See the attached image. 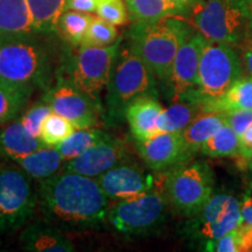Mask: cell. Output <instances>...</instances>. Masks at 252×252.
<instances>
[{
	"instance_id": "1",
	"label": "cell",
	"mask_w": 252,
	"mask_h": 252,
	"mask_svg": "<svg viewBox=\"0 0 252 252\" xmlns=\"http://www.w3.org/2000/svg\"><path fill=\"white\" fill-rule=\"evenodd\" d=\"M109 198L96 179L72 172L40 181L39 204L47 222L67 230L98 228L106 222Z\"/></svg>"
},
{
	"instance_id": "2",
	"label": "cell",
	"mask_w": 252,
	"mask_h": 252,
	"mask_svg": "<svg viewBox=\"0 0 252 252\" xmlns=\"http://www.w3.org/2000/svg\"><path fill=\"white\" fill-rule=\"evenodd\" d=\"M193 33L191 25L179 17L151 23L134 21L128 31V46L149 65L157 80L167 86L176 53Z\"/></svg>"
},
{
	"instance_id": "3",
	"label": "cell",
	"mask_w": 252,
	"mask_h": 252,
	"mask_svg": "<svg viewBox=\"0 0 252 252\" xmlns=\"http://www.w3.org/2000/svg\"><path fill=\"white\" fill-rule=\"evenodd\" d=\"M188 23L207 40L237 45L248 36V0H197Z\"/></svg>"
},
{
	"instance_id": "4",
	"label": "cell",
	"mask_w": 252,
	"mask_h": 252,
	"mask_svg": "<svg viewBox=\"0 0 252 252\" xmlns=\"http://www.w3.org/2000/svg\"><path fill=\"white\" fill-rule=\"evenodd\" d=\"M106 88L108 118L112 123H119L125 117V109L131 100L143 94L156 96V76L128 46L119 48Z\"/></svg>"
},
{
	"instance_id": "5",
	"label": "cell",
	"mask_w": 252,
	"mask_h": 252,
	"mask_svg": "<svg viewBox=\"0 0 252 252\" xmlns=\"http://www.w3.org/2000/svg\"><path fill=\"white\" fill-rule=\"evenodd\" d=\"M242 71L241 59L232 45L208 40L201 55L196 88L185 100L197 102L206 112L242 76Z\"/></svg>"
},
{
	"instance_id": "6",
	"label": "cell",
	"mask_w": 252,
	"mask_h": 252,
	"mask_svg": "<svg viewBox=\"0 0 252 252\" xmlns=\"http://www.w3.org/2000/svg\"><path fill=\"white\" fill-rule=\"evenodd\" d=\"M52 77L47 53L33 36L0 46V78L31 89H48Z\"/></svg>"
},
{
	"instance_id": "7",
	"label": "cell",
	"mask_w": 252,
	"mask_h": 252,
	"mask_svg": "<svg viewBox=\"0 0 252 252\" xmlns=\"http://www.w3.org/2000/svg\"><path fill=\"white\" fill-rule=\"evenodd\" d=\"M214 184L215 176L207 162H185L168 172L163 189L169 206L189 219L196 215L212 197Z\"/></svg>"
},
{
	"instance_id": "8",
	"label": "cell",
	"mask_w": 252,
	"mask_h": 252,
	"mask_svg": "<svg viewBox=\"0 0 252 252\" xmlns=\"http://www.w3.org/2000/svg\"><path fill=\"white\" fill-rule=\"evenodd\" d=\"M167 206L165 191L152 188L135 197L113 203L109 207L106 222L118 234L149 236L156 234L163 225Z\"/></svg>"
},
{
	"instance_id": "9",
	"label": "cell",
	"mask_w": 252,
	"mask_h": 252,
	"mask_svg": "<svg viewBox=\"0 0 252 252\" xmlns=\"http://www.w3.org/2000/svg\"><path fill=\"white\" fill-rule=\"evenodd\" d=\"M243 222L241 202L224 193L213 194L196 215L189 217L182 226L185 237L207 251L217 239Z\"/></svg>"
},
{
	"instance_id": "10",
	"label": "cell",
	"mask_w": 252,
	"mask_h": 252,
	"mask_svg": "<svg viewBox=\"0 0 252 252\" xmlns=\"http://www.w3.org/2000/svg\"><path fill=\"white\" fill-rule=\"evenodd\" d=\"M37 202L31 176L18 165H0V234L23 228Z\"/></svg>"
},
{
	"instance_id": "11",
	"label": "cell",
	"mask_w": 252,
	"mask_h": 252,
	"mask_svg": "<svg viewBox=\"0 0 252 252\" xmlns=\"http://www.w3.org/2000/svg\"><path fill=\"white\" fill-rule=\"evenodd\" d=\"M121 40L106 47H83L69 61V80L74 86L99 100V94L108 86Z\"/></svg>"
},
{
	"instance_id": "12",
	"label": "cell",
	"mask_w": 252,
	"mask_h": 252,
	"mask_svg": "<svg viewBox=\"0 0 252 252\" xmlns=\"http://www.w3.org/2000/svg\"><path fill=\"white\" fill-rule=\"evenodd\" d=\"M43 100L53 112L68 118L77 130L94 127L100 112V103L64 77H60L47 91Z\"/></svg>"
},
{
	"instance_id": "13",
	"label": "cell",
	"mask_w": 252,
	"mask_h": 252,
	"mask_svg": "<svg viewBox=\"0 0 252 252\" xmlns=\"http://www.w3.org/2000/svg\"><path fill=\"white\" fill-rule=\"evenodd\" d=\"M207 42L206 37L196 32L187 37L179 48L167 84L173 102L188 99L194 93L201 55Z\"/></svg>"
},
{
	"instance_id": "14",
	"label": "cell",
	"mask_w": 252,
	"mask_h": 252,
	"mask_svg": "<svg viewBox=\"0 0 252 252\" xmlns=\"http://www.w3.org/2000/svg\"><path fill=\"white\" fill-rule=\"evenodd\" d=\"M139 156L152 171L162 172L188 162L191 154L181 132H161L144 141H137Z\"/></svg>"
},
{
	"instance_id": "15",
	"label": "cell",
	"mask_w": 252,
	"mask_h": 252,
	"mask_svg": "<svg viewBox=\"0 0 252 252\" xmlns=\"http://www.w3.org/2000/svg\"><path fill=\"white\" fill-rule=\"evenodd\" d=\"M128 157V149L124 141L110 137L94 145L81 156L65 162L63 171L96 179L97 176L127 160Z\"/></svg>"
},
{
	"instance_id": "16",
	"label": "cell",
	"mask_w": 252,
	"mask_h": 252,
	"mask_svg": "<svg viewBox=\"0 0 252 252\" xmlns=\"http://www.w3.org/2000/svg\"><path fill=\"white\" fill-rule=\"evenodd\" d=\"M96 181L109 200L122 201L138 196L153 188L152 176L127 160L97 176Z\"/></svg>"
},
{
	"instance_id": "17",
	"label": "cell",
	"mask_w": 252,
	"mask_h": 252,
	"mask_svg": "<svg viewBox=\"0 0 252 252\" xmlns=\"http://www.w3.org/2000/svg\"><path fill=\"white\" fill-rule=\"evenodd\" d=\"M21 248L31 252H72L75 245L49 222H33L23 230L19 237Z\"/></svg>"
},
{
	"instance_id": "18",
	"label": "cell",
	"mask_w": 252,
	"mask_h": 252,
	"mask_svg": "<svg viewBox=\"0 0 252 252\" xmlns=\"http://www.w3.org/2000/svg\"><path fill=\"white\" fill-rule=\"evenodd\" d=\"M162 105L152 94H143L127 104L125 119L137 141H144L158 134V119Z\"/></svg>"
},
{
	"instance_id": "19",
	"label": "cell",
	"mask_w": 252,
	"mask_h": 252,
	"mask_svg": "<svg viewBox=\"0 0 252 252\" xmlns=\"http://www.w3.org/2000/svg\"><path fill=\"white\" fill-rule=\"evenodd\" d=\"M35 33L27 0H0V34L6 41Z\"/></svg>"
},
{
	"instance_id": "20",
	"label": "cell",
	"mask_w": 252,
	"mask_h": 252,
	"mask_svg": "<svg viewBox=\"0 0 252 252\" xmlns=\"http://www.w3.org/2000/svg\"><path fill=\"white\" fill-rule=\"evenodd\" d=\"M47 147L40 138L28 133L20 119L0 128V157L14 159Z\"/></svg>"
},
{
	"instance_id": "21",
	"label": "cell",
	"mask_w": 252,
	"mask_h": 252,
	"mask_svg": "<svg viewBox=\"0 0 252 252\" xmlns=\"http://www.w3.org/2000/svg\"><path fill=\"white\" fill-rule=\"evenodd\" d=\"M12 161L20 166L32 179L39 181L58 174L65 162L58 147H43L26 156L14 158Z\"/></svg>"
},
{
	"instance_id": "22",
	"label": "cell",
	"mask_w": 252,
	"mask_h": 252,
	"mask_svg": "<svg viewBox=\"0 0 252 252\" xmlns=\"http://www.w3.org/2000/svg\"><path fill=\"white\" fill-rule=\"evenodd\" d=\"M226 123L225 112H202L181 131L186 146L191 156L200 152L202 145Z\"/></svg>"
},
{
	"instance_id": "23",
	"label": "cell",
	"mask_w": 252,
	"mask_h": 252,
	"mask_svg": "<svg viewBox=\"0 0 252 252\" xmlns=\"http://www.w3.org/2000/svg\"><path fill=\"white\" fill-rule=\"evenodd\" d=\"M125 4L128 18L133 23H151L167 17H180L188 11V7L173 0H125Z\"/></svg>"
},
{
	"instance_id": "24",
	"label": "cell",
	"mask_w": 252,
	"mask_h": 252,
	"mask_svg": "<svg viewBox=\"0 0 252 252\" xmlns=\"http://www.w3.org/2000/svg\"><path fill=\"white\" fill-rule=\"evenodd\" d=\"M202 112L200 104L194 100L173 102L169 108L163 109L160 113L158 119V133L181 132Z\"/></svg>"
},
{
	"instance_id": "25",
	"label": "cell",
	"mask_w": 252,
	"mask_h": 252,
	"mask_svg": "<svg viewBox=\"0 0 252 252\" xmlns=\"http://www.w3.org/2000/svg\"><path fill=\"white\" fill-rule=\"evenodd\" d=\"M252 110V76H241L220 99L208 106L206 112H230Z\"/></svg>"
},
{
	"instance_id": "26",
	"label": "cell",
	"mask_w": 252,
	"mask_h": 252,
	"mask_svg": "<svg viewBox=\"0 0 252 252\" xmlns=\"http://www.w3.org/2000/svg\"><path fill=\"white\" fill-rule=\"evenodd\" d=\"M33 89L0 78V124L13 122L31 98Z\"/></svg>"
},
{
	"instance_id": "27",
	"label": "cell",
	"mask_w": 252,
	"mask_h": 252,
	"mask_svg": "<svg viewBox=\"0 0 252 252\" xmlns=\"http://www.w3.org/2000/svg\"><path fill=\"white\" fill-rule=\"evenodd\" d=\"M67 0H27L35 33H55Z\"/></svg>"
},
{
	"instance_id": "28",
	"label": "cell",
	"mask_w": 252,
	"mask_h": 252,
	"mask_svg": "<svg viewBox=\"0 0 252 252\" xmlns=\"http://www.w3.org/2000/svg\"><path fill=\"white\" fill-rule=\"evenodd\" d=\"M110 137H111V134L99 130V128H82V130L75 131L68 139H65L56 147H58L59 152L61 153L63 160L67 162L69 160L81 156L82 153L86 152L94 145L108 139Z\"/></svg>"
},
{
	"instance_id": "29",
	"label": "cell",
	"mask_w": 252,
	"mask_h": 252,
	"mask_svg": "<svg viewBox=\"0 0 252 252\" xmlns=\"http://www.w3.org/2000/svg\"><path fill=\"white\" fill-rule=\"evenodd\" d=\"M200 152L209 158H236L237 159L241 154L239 137L225 123L212 138H209L202 145Z\"/></svg>"
},
{
	"instance_id": "30",
	"label": "cell",
	"mask_w": 252,
	"mask_h": 252,
	"mask_svg": "<svg viewBox=\"0 0 252 252\" xmlns=\"http://www.w3.org/2000/svg\"><path fill=\"white\" fill-rule=\"evenodd\" d=\"M93 18L90 13L64 9L59 18L58 32L71 46L80 47Z\"/></svg>"
},
{
	"instance_id": "31",
	"label": "cell",
	"mask_w": 252,
	"mask_h": 252,
	"mask_svg": "<svg viewBox=\"0 0 252 252\" xmlns=\"http://www.w3.org/2000/svg\"><path fill=\"white\" fill-rule=\"evenodd\" d=\"M76 126L59 113L52 112L41 127L40 139L47 147H56L76 131Z\"/></svg>"
},
{
	"instance_id": "32",
	"label": "cell",
	"mask_w": 252,
	"mask_h": 252,
	"mask_svg": "<svg viewBox=\"0 0 252 252\" xmlns=\"http://www.w3.org/2000/svg\"><path fill=\"white\" fill-rule=\"evenodd\" d=\"M118 32L115 25L99 17H94L82 41L83 47H106L117 41Z\"/></svg>"
},
{
	"instance_id": "33",
	"label": "cell",
	"mask_w": 252,
	"mask_h": 252,
	"mask_svg": "<svg viewBox=\"0 0 252 252\" xmlns=\"http://www.w3.org/2000/svg\"><path fill=\"white\" fill-rule=\"evenodd\" d=\"M94 13L115 26H122L128 20L125 0H99Z\"/></svg>"
},
{
	"instance_id": "34",
	"label": "cell",
	"mask_w": 252,
	"mask_h": 252,
	"mask_svg": "<svg viewBox=\"0 0 252 252\" xmlns=\"http://www.w3.org/2000/svg\"><path fill=\"white\" fill-rule=\"evenodd\" d=\"M52 112V108H50L45 100H42V102H37L33 106H31L24 113L20 121L23 123V125L25 126L28 133L33 135V137L40 138L41 127H42L43 122H45V119Z\"/></svg>"
},
{
	"instance_id": "35",
	"label": "cell",
	"mask_w": 252,
	"mask_h": 252,
	"mask_svg": "<svg viewBox=\"0 0 252 252\" xmlns=\"http://www.w3.org/2000/svg\"><path fill=\"white\" fill-rule=\"evenodd\" d=\"M226 124L239 137L252 125V110H236V111L226 112Z\"/></svg>"
},
{
	"instance_id": "36",
	"label": "cell",
	"mask_w": 252,
	"mask_h": 252,
	"mask_svg": "<svg viewBox=\"0 0 252 252\" xmlns=\"http://www.w3.org/2000/svg\"><path fill=\"white\" fill-rule=\"evenodd\" d=\"M207 251L212 252H241L238 241L237 229L231 230L228 234L217 239L212 245H209Z\"/></svg>"
},
{
	"instance_id": "37",
	"label": "cell",
	"mask_w": 252,
	"mask_h": 252,
	"mask_svg": "<svg viewBox=\"0 0 252 252\" xmlns=\"http://www.w3.org/2000/svg\"><path fill=\"white\" fill-rule=\"evenodd\" d=\"M236 229H237L241 252H252V225L243 220Z\"/></svg>"
},
{
	"instance_id": "38",
	"label": "cell",
	"mask_w": 252,
	"mask_h": 252,
	"mask_svg": "<svg viewBox=\"0 0 252 252\" xmlns=\"http://www.w3.org/2000/svg\"><path fill=\"white\" fill-rule=\"evenodd\" d=\"M99 0H67L64 9L83 12V13H93L96 12Z\"/></svg>"
},
{
	"instance_id": "39",
	"label": "cell",
	"mask_w": 252,
	"mask_h": 252,
	"mask_svg": "<svg viewBox=\"0 0 252 252\" xmlns=\"http://www.w3.org/2000/svg\"><path fill=\"white\" fill-rule=\"evenodd\" d=\"M241 213L244 222L252 225V193L248 191L244 194L241 202Z\"/></svg>"
},
{
	"instance_id": "40",
	"label": "cell",
	"mask_w": 252,
	"mask_h": 252,
	"mask_svg": "<svg viewBox=\"0 0 252 252\" xmlns=\"http://www.w3.org/2000/svg\"><path fill=\"white\" fill-rule=\"evenodd\" d=\"M243 67L252 76V41L250 40L243 47Z\"/></svg>"
},
{
	"instance_id": "41",
	"label": "cell",
	"mask_w": 252,
	"mask_h": 252,
	"mask_svg": "<svg viewBox=\"0 0 252 252\" xmlns=\"http://www.w3.org/2000/svg\"><path fill=\"white\" fill-rule=\"evenodd\" d=\"M247 40L252 41V4L249 5V17H248V36Z\"/></svg>"
},
{
	"instance_id": "42",
	"label": "cell",
	"mask_w": 252,
	"mask_h": 252,
	"mask_svg": "<svg viewBox=\"0 0 252 252\" xmlns=\"http://www.w3.org/2000/svg\"><path fill=\"white\" fill-rule=\"evenodd\" d=\"M173 1L178 2V4H180L182 6H185V7H188L189 8V6L193 4V2L197 1V0H173Z\"/></svg>"
},
{
	"instance_id": "43",
	"label": "cell",
	"mask_w": 252,
	"mask_h": 252,
	"mask_svg": "<svg viewBox=\"0 0 252 252\" xmlns=\"http://www.w3.org/2000/svg\"><path fill=\"white\" fill-rule=\"evenodd\" d=\"M247 167H248L249 169H251V171H252V153H251L250 159H249V161H248V165H247Z\"/></svg>"
},
{
	"instance_id": "44",
	"label": "cell",
	"mask_w": 252,
	"mask_h": 252,
	"mask_svg": "<svg viewBox=\"0 0 252 252\" xmlns=\"http://www.w3.org/2000/svg\"><path fill=\"white\" fill-rule=\"evenodd\" d=\"M4 42H6L5 37H4V36H2V35H1V34H0V46H1V45H2V43H4Z\"/></svg>"
},
{
	"instance_id": "45",
	"label": "cell",
	"mask_w": 252,
	"mask_h": 252,
	"mask_svg": "<svg viewBox=\"0 0 252 252\" xmlns=\"http://www.w3.org/2000/svg\"><path fill=\"white\" fill-rule=\"evenodd\" d=\"M250 187H251V188H252V180H251V181H250Z\"/></svg>"
},
{
	"instance_id": "46",
	"label": "cell",
	"mask_w": 252,
	"mask_h": 252,
	"mask_svg": "<svg viewBox=\"0 0 252 252\" xmlns=\"http://www.w3.org/2000/svg\"><path fill=\"white\" fill-rule=\"evenodd\" d=\"M248 1H249V0H248Z\"/></svg>"
}]
</instances>
